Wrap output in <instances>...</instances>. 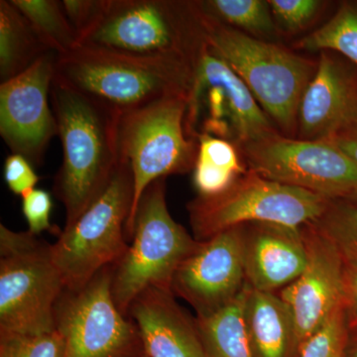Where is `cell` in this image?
<instances>
[{
    "label": "cell",
    "instance_id": "cell-1",
    "mask_svg": "<svg viewBox=\"0 0 357 357\" xmlns=\"http://www.w3.org/2000/svg\"><path fill=\"white\" fill-rule=\"evenodd\" d=\"M51 103L63 146L54 192L69 229L107 187L119 165L121 112L54 79Z\"/></svg>",
    "mask_w": 357,
    "mask_h": 357
},
{
    "label": "cell",
    "instance_id": "cell-2",
    "mask_svg": "<svg viewBox=\"0 0 357 357\" xmlns=\"http://www.w3.org/2000/svg\"><path fill=\"white\" fill-rule=\"evenodd\" d=\"M194 67L176 59L77 46L58 55L54 79L121 112L175 95H189Z\"/></svg>",
    "mask_w": 357,
    "mask_h": 357
},
{
    "label": "cell",
    "instance_id": "cell-3",
    "mask_svg": "<svg viewBox=\"0 0 357 357\" xmlns=\"http://www.w3.org/2000/svg\"><path fill=\"white\" fill-rule=\"evenodd\" d=\"M206 45L203 13L197 2L109 0L79 46L176 59L194 67Z\"/></svg>",
    "mask_w": 357,
    "mask_h": 357
},
{
    "label": "cell",
    "instance_id": "cell-4",
    "mask_svg": "<svg viewBox=\"0 0 357 357\" xmlns=\"http://www.w3.org/2000/svg\"><path fill=\"white\" fill-rule=\"evenodd\" d=\"M203 15L208 50L243 79L269 119L286 133H294L301 100L317 66L282 47Z\"/></svg>",
    "mask_w": 357,
    "mask_h": 357
},
{
    "label": "cell",
    "instance_id": "cell-5",
    "mask_svg": "<svg viewBox=\"0 0 357 357\" xmlns=\"http://www.w3.org/2000/svg\"><path fill=\"white\" fill-rule=\"evenodd\" d=\"M165 178L155 181L143 192L134 218L132 243L114 265L112 296L128 317L134 299L146 289L172 291L174 275L199 243L169 213Z\"/></svg>",
    "mask_w": 357,
    "mask_h": 357
},
{
    "label": "cell",
    "instance_id": "cell-6",
    "mask_svg": "<svg viewBox=\"0 0 357 357\" xmlns=\"http://www.w3.org/2000/svg\"><path fill=\"white\" fill-rule=\"evenodd\" d=\"M65 290L52 244L0 225V333L54 332L56 305Z\"/></svg>",
    "mask_w": 357,
    "mask_h": 357
},
{
    "label": "cell",
    "instance_id": "cell-7",
    "mask_svg": "<svg viewBox=\"0 0 357 357\" xmlns=\"http://www.w3.org/2000/svg\"><path fill=\"white\" fill-rule=\"evenodd\" d=\"M332 202L249 170L225 192L190 202L188 211L195 239L204 241L225 230L250 223L300 229L323 217Z\"/></svg>",
    "mask_w": 357,
    "mask_h": 357
},
{
    "label": "cell",
    "instance_id": "cell-8",
    "mask_svg": "<svg viewBox=\"0 0 357 357\" xmlns=\"http://www.w3.org/2000/svg\"><path fill=\"white\" fill-rule=\"evenodd\" d=\"M188 96H168L121 114L119 154L128 160L133 177L132 208L126 223L129 238L138 204L147 188L158 178L195 168L199 144L185 126Z\"/></svg>",
    "mask_w": 357,
    "mask_h": 357
},
{
    "label": "cell",
    "instance_id": "cell-9",
    "mask_svg": "<svg viewBox=\"0 0 357 357\" xmlns=\"http://www.w3.org/2000/svg\"><path fill=\"white\" fill-rule=\"evenodd\" d=\"M132 203V171L121 155L102 194L52 244L54 261L62 274L66 290L84 287L100 270L114 266L126 255L129 246L126 223Z\"/></svg>",
    "mask_w": 357,
    "mask_h": 357
},
{
    "label": "cell",
    "instance_id": "cell-10",
    "mask_svg": "<svg viewBox=\"0 0 357 357\" xmlns=\"http://www.w3.org/2000/svg\"><path fill=\"white\" fill-rule=\"evenodd\" d=\"M185 126L194 139L208 134L238 148L278 134L243 79L206 45L194 65Z\"/></svg>",
    "mask_w": 357,
    "mask_h": 357
},
{
    "label": "cell",
    "instance_id": "cell-11",
    "mask_svg": "<svg viewBox=\"0 0 357 357\" xmlns=\"http://www.w3.org/2000/svg\"><path fill=\"white\" fill-rule=\"evenodd\" d=\"M114 266L103 268L77 291L65 290L55 307L64 357H140L139 331L119 311L112 292Z\"/></svg>",
    "mask_w": 357,
    "mask_h": 357
},
{
    "label": "cell",
    "instance_id": "cell-12",
    "mask_svg": "<svg viewBox=\"0 0 357 357\" xmlns=\"http://www.w3.org/2000/svg\"><path fill=\"white\" fill-rule=\"evenodd\" d=\"M261 177L307 190L331 201L357 197V165L328 141L294 140L275 134L239 148Z\"/></svg>",
    "mask_w": 357,
    "mask_h": 357
},
{
    "label": "cell",
    "instance_id": "cell-13",
    "mask_svg": "<svg viewBox=\"0 0 357 357\" xmlns=\"http://www.w3.org/2000/svg\"><path fill=\"white\" fill-rule=\"evenodd\" d=\"M58 54L51 51L0 86V134L13 154L41 165L49 143L58 135L50 107Z\"/></svg>",
    "mask_w": 357,
    "mask_h": 357
},
{
    "label": "cell",
    "instance_id": "cell-14",
    "mask_svg": "<svg viewBox=\"0 0 357 357\" xmlns=\"http://www.w3.org/2000/svg\"><path fill=\"white\" fill-rule=\"evenodd\" d=\"M301 229L306 266L279 295L292 316L294 347L298 349L345 303L344 261L340 248L314 222Z\"/></svg>",
    "mask_w": 357,
    "mask_h": 357
},
{
    "label": "cell",
    "instance_id": "cell-15",
    "mask_svg": "<svg viewBox=\"0 0 357 357\" xmlns=\"http://www.w3.org/2000/svg\"><path fill=\"white\" fill-rule=\"evenodd\" d=\"M246 285L244 227H234L208 241L180 265L172 292L206 317L236 299Z\"/></svg>",
    "mask_w": 357,
    "mask_h": 357
},
{
    "label": "cell",
    "instance_id": "cell-16",
    "mask_svg": "<svg viewBox=\"0 0 357 357\" xmlns=\"http://www.w3.org/2000/svg\"><path fill=\"white\" fill-rule=\"evenodd\" d=\"M301 139L328 141L357 128V68L321 52L298 114Z\"/></svg>",
    "mask_w": 357,
    "mask_h": 357
},
{
    "label": "cell",
    "instance_id": "cell-17",
    "mask_svg": "<svg viewBox=\"0 0 357 357\" xmlns=\"http://www.w3.org/2000/svg\"><path fill=\"white\" fill-rule=\"evenodd\" d=\"M244 227L246 284L255 290L274 292L293 283L304 271L307 250L302 229L250 223Z\"/></svg>",
    "mask_w": 357,
    "mask_h": 357
},
{
    "label": "cell",
    "instance_id": "cell-18",
    "mask_svg": "<svg viewBox=\"0 0 357 357\" xmlns=\"http://www.w3.org/2000/svg\"><path fill=\"white\" fill-rule=\"evenodd\" d=\"M148 357H206L196 319L174 299L172 291L148 288L128 310Z\"/></svg>",
    "mask_w": 357,
    "mask_h": 357
},
{
    "label": "cell",
    "instance_id": "cell-19",
    "mask_svg": "<svg viewBox=\"0 0 357 357\" xmlns=\"http://www.w3.org/2000/svg\"><path fill=\"white\" fill-rule=\"evenodd\" d=\"M243 319L255 357H286L294 345V323L286 303L274 292L246 288Z\"/></svg>",
    "mask_w": 357,
    "mask_h": 357
},
{
    "label": "cell",
    "instance_id": "cell-20",
    "mask_svg": "<svg viewBox=\"0 0 357 357\" xmlns=\"http://www.w3.org/2000/svg\"><path fill=\"white\" fill-rule=\"evenodd\" d=\"M51 52L11 0L0 1V79H13Z\"/></svg>",
    "mask_w": 357,
    "mask_h": 357
},
{
    "label": "cell",
    "instance_id": "cell-21",
    "mask_svg": "<svg viewBox=\"0 0 357 357\" xmlns=\"http://www.w3.org/2000/svg\"><path fill=\"white\" fill-rule=\"evenodd\" d=\"M246 288L227 306L196 319L206 357H255L243 319Z\"/></svg>",
    "mask_w": 357,
    "mask_h": 357
},
{
    "label": "cell",
    "instance_id": "cell-22",
    "mask_svg": "<svg viewBox=\"0 0 357 357\" xmlns=\"http://www.w3.org/2000/svg\"><path fill=\"white\" fill-rule=\"evenodd\" d=\"M194 185L199 196L211 197L229 189L245 171L236 145L208 134L198 136Z\"/></svg>",
    "mask_w": 357,
    "mask_h": 357
},
{
    "label": "cell",
    "instance_id": "cell-23",
    "mask_svg": "<svg viewBox=\"0 0 357 357\" xmlns=\"http://www.w3.org/2000/svg\"><path fill=\"white\" fill-rule=\"evenodd\" d=\"M27 18L40 40L58 55L79 46L74 28L68 20L62 1L57 0H11Z\"/></svg>",
    "mask_w": 357,
    "mask_h": 357
},
{
    "label": "cell",
    "instance_id": "cell-24",
    "mask_svg": "<svg viewBox=\"0 0 357 357\" xmlns=\"http://www.w3.org/2000/svg\"><path fill=\"white\" fill-rule=\"evenodd\" d=\"M310 52H337L357 68V2H344L325 25L299 42Z\"/></svg>",
    "mask_w": 357,
    "mask_h": 357
},
{
    "label": "cell",
    "instance_id": "cell-25",
    "mask_svg": "<svg viewBox=\"0 0 357 357\" xmlns=\"http://www.w3.org/2000/svg\"><path fill=\"white\" fill-rule=\"evenodd\" d=\"M208 17L237 30L255 35L274 32L271 9L268 1L261 0H210L197 2Z\"/></svg>",
    "mask_w": 357,
    "mask_h": 357
},
{
    "label": "cell",
    "instance_id": "cell-26",
    "mask_svg": "<svg viewBox=\"0 0 357 357\" xmlns=\"http://www.w3.org/2000/svg\"><path fill=\"white\" fill-rule=\"evenodd\" d=\"M314 223L335 241L344 260L357 261V204L333 201Z\"/></svg>",
    "mask_w": 357,
    "mask_h": 357
},
{
    "label": "cell",
    "instance_id": "cell-27",
    "mask_svg": "<svg viewBox=\"0 0 357 357\" xmlns=\"http://www.w3.org/2000/svg\"><path fill=\"white\" fill-rule=\"evenodd\" d=\"M349 328L342 306L300 347V357H347Z\"/></svg>",
    "mask_w": 357,
    "mask_h": 357
},
{
    "label": "cell",
    "instance_id": "cell-28",
    "mask_svg": "<svg viewBox=\"0 0 357 357\" xmlns=\"http://www.w3.org/2000/svg\"><path fill=\"white\" fill-rule=\"evenodd\" d=\"M64 351L57 330L35 335L0 333V357H64Z\"/></svg>",
    "mask_w": 357,
    "mask_h": 357
},
{
    "label": "cell",
    "instance_id": "cell-29",
    "mask_svg": "<svg viewBox=\"0 0 357 357\" xmlns=\"http://www.w3.org/2000/svg\"><path fill=\"white\" fill-rule=\"evenodd\" d=\"M53 202L51 195L44 190L34 189L22 197V211L28 223V231L39 236L43 231L60 236L62 230L50 222Z\"/></svg>",
    "mask_w": 357,
    "mask_h": 357
},
{
    "label": "cell",
    "instance_id": "cell-30",
    "mask_svg": "<svg viewBox=\"0 0 357 357\" xmlns=\"http://www.w3.org/2000/svg\"><path fill=\"white\" fill-rule=\"evenodd\" d=\"M268 3L276 20L289 30L306 26L321 6L317 0H271Z\"/></svg>",
    "mask_w": 357,
    "mask_h": 357
},
{
    "label": "cell",
    "instance_id": "cell-31",
    "mask_svg": "<svg viewBox=\"0 0 357 357\" xmlns=\"http://www.w3.org/2000/svg\"><path fill=\"white\" fill-rule=\"evenodd\" d=\"M109 0H64L63 7L68 20L76 32L77 41H81L98 23Z\"/></svg>",
    "mask_w": 357,
    "mask_h": 357
},
{
    "label": "cell",
    "instance_id": "cell-32",
    "mask_svg": "<svg viewBox=\"0 0 357 357\" xmlns=\"http://www.w3.org/2000/svg\"><path fill=\"white\" fill-rule=\"evenodd\" d=\"M4 178L13 194L23 197L35 189L40 178L29 160L21 155L11 154L4 163Z\"/></svg>",
    "mask_w": 357,
    "mask_h": 357
},
{
    "label": "cell",
    "instance_id": "cell-33",
    "mask_svg": "<svg viewBox=\"0 0 357 357\" xmlns=\"http://www.w3.org/2000/svg\"><path fill=\"white\" fill-rule=\"evenodd\" d=\"M345 303L349 328H357V261L344 260Z\"/></svg>",
    "mask_w": 357,
    "mask_h": 357
},
{
    "label": "cell",
    "instance_id": "cell-34",
    "mask_svg": "<svg viewBox=\"0 0 357 357\" xmlns=\"http://www.w3.org/2000/svg\"><path fill=\"white\" fill-rule=\"evenodd\" d=\"M328 141L340 148L357 165V128L338 134Z\"/></svg>",
    "mask_w": 357,
    "mask_h": 357
},
{
    "label": "cell",
    "instance_id": "cell-35",
    "mask_svg": "<svg viewBox=\"0 0 357 357\" xmlns=\"http://www.w3.org/2000/svg\"><path fill=\"white\" fill-rule=\"evenodd\" d=\"M351 357H357V349H356V351L352 352V354H351Z\"/></svg>",
    "mask_w": 357,
    "mask_h": 357
},
{
    "label": "cell",
    "instance_id": "cell-36",
    "mask_svg": "<svg viewBox=\"0 0 357 357\" xmlns=\"http://www.w3.org/2000/svg\"><path fill=\"white\" fill-rule=\"evenodd\" d=\"M349 202H351V203L357 204V197H356L354 199H352L351 201Z\"/></svg>",
    "mask_w": 357,
    "mask_h": 357
},
{
    "label": "cell",
    "instance_id": "cell-37",
    "mask_svg": "<svg viewBox=\"0 0 357 357\" xmlns=\"http://www.w3.org/2000/svg\"><path fill=\"white\" fill-rule=\"evenodd\" d=\"M140 357H148V356H146V354H145V352H144V354H142V356H141Z\"/></svg>",
    "mask_w": 357,
    "mask_h": 357
}]
</instances>
